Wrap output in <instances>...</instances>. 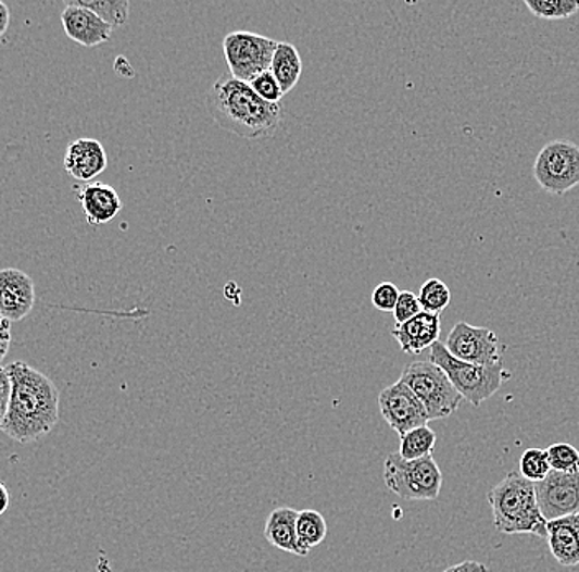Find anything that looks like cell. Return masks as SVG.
Returning a JSON list of instances; mask_svg holds the SVG:
<instances>
[{
  "instance_id": "1",
  "label": "cell",
  "mask_w": 579,
  "mask_h": 572,
  "mask_svg": "<svg viewBox=\"0 0 579 572\" xmlns=\"http://www.w3.org/2000/svg\"><path fill=\"white\" fill-rule=\"evenodd\" d=\"M11 376V401L0 431L15 443L30 444L48 436L60 421V391L40 370L25 361L5 366Z\"/></svg>"
},
{
  "instance_id": "2",
  "label": "cell",
  "mask_w": 579,
  "mask_h": 572,
  "mask_svg": "<svg viewBox=\"0 0 579 572\" xmlns=\"http://www.w3.org/2000/svg\"><path fill=\"white\" fill-rule=\"evenodd\" d=\"M206 107L217 126L244 139L274 136L284 117V108L255 95L249 83L239 82L229 73L221 75L211 86Z\"/></svg>"
},
{
  "instance_id": "3",
  "label": "cell",
  "mask_w": 579,
  "mask_h": 572,
  "mask_svg": "<svg viewBox=\"0 0 579 572\" xmlns=\"http://www.w3.org/2000/svg\"><path fill=\"white\" fill-rule=\"evenodd\" d=\"M492 520L504 535H536L546 539V520L537 501L536 485L508 472L488 494Z\"/></svg>"
},
{
  "instance_id": "4",
  "label": "cell",
  "mask_w": 579,
  "mask_h": 572,
  "mask_svg": "<svg viewBox=\"0 0 579 572\" xmlns=\"http://www.w3.org/2000/svg\"><path fill=\"white\" fill-rule=\"evenodd\" d=\"M430 361L443 370L461 398L471 402L475 408L492 398L511 378V373L504 369V361L489 366L471 365L450 355L441 341L430 348Z\"/></svg>"
},
{
  "instance_id": "5",
  "label": "cell",
  "mask_w": 579,
  "mask_h": 572,
  "mask_svg": "<svg viewBox=\"0 0 579 572\" xmlns=\"http://www.w3.org/2000/svg\"><path fill=\"white\" fill-rule=\"evenodd\" d=\"M383 482L403 500L433 501L440 497L443 474L433 456L405 460L395 452L383 462Z\"/></svg>"
},
{
  "instance_id": "6",
  "label": "cell",
  "mask_w": 579,
  "mask_h": 572,
  "mask_svg": "<svg viewBox=\"0 0 579 572\" xmlns=\"http://www.w3.org/2000/svg\"><path fill=\"white\" fill-rule=\"evenodd\" d=\"M400 382L407 386L424 406L428 421L450 418L463 402L443 370L430 360L415 361L408 365L403 370Z\"/></svg>"
},
{
  "instance_id": "7",
  "label": "cell",
  "mask_w": 579,
  "mask_h": 572,
  "mask_svg": "<svg viewBox=\"0 0 579 572\" xmlns=\"http://www.w3.org/2000/svg\"><path fill=\"white\" fill-rule=\"evenodd\" d=\"M277 41L254 32L238 30L223 40L224 59L229 75L239 82L251 83L255 76L270 70Z\"/></svg>"
},
{
  "instance_id": "8",
  "label": "cell",
  "mask_w": 579,
  "mask_h": 572,
  "mask_svg": "<svg viewBox=\"0 0 579 572\" xmlns=\"http://www.w3.org/2000/svg\"><path fill=\"white\" fill-rule=\"evenodd\" d=\"M533 177L543 190L565 195L579 185V146L552 140L543 146L533 164Z\"/></svg>"
},
{
  "instance_id": "9",
  "label": "cell",
  "mask_w": 579,
  "mask_h": 572,
  "mask_svg": "<svg viewBox=\"0 0 579 572\" xmlns=\"http://www.w3.org/2000/svg\"><path fill=\"white\" fill-rule=\"evenodd\" d=\"M443 345L454 358L471 365L489 366L502 361L498 335L491 328L475 327L468 322H457Z\"/></svg>"
},
{
  "instance_id": "10",
  "label": "cell",
  "mask_w": 579,
  "mask_h": 572,
  "mask_svg": "<svg viewBox=\"0 0 579 572\" xmlns=\"http://www.w3.org/2000/svg\"><path fill=\"white\" fill-rule=\"evenodd\" d=\"M379 408L386 423L399 436L430 423L424 406L400 380L380 391Z\"/></svg>"
},
{
  "instance_id": "11",
  "label": "cell",
  "mask_w": 579,
  "mask_h": 572,
  "mask_svg": "<svg viewBox=\"0 0 579 572\" xmlns=\"http://www.w3.org/2000/svg\"><path fill=\"white\" fill-rule=\"evenodd\" d=\"M536 485L537 501L546 522L579 513V472H550Z\"/></svg>"
},
{
  "instance_id": "12",
  "label": "cell",
  "mask_w": 579,
  "mask_h": 572,
  "mask_svg": "<svg viewBox=\"0 0 579 572\" xmlns=\"http://www.w3.org/2000/svg\"><path fill=\"white\" fill-rule=\"evenodd\" d=\"M34 306V279L15 268L0 271V318L9 322L22 321Z\"/></svg>"
},
{
  "instance_id": "13",
  "label": "cell",
  "mask_w": 579,
  "mask_h": 572,
  "mask_svg": "<svg viewBox=\"0 0 579 572\" xmlns=\"http://www.w3.org/2000/svg\"><path fill=\"white\" fill-rule=\"evenodd\" d=\"M75 190L86 220L91 226H101L112 222L123 210L119 194L104 182H88V184L78 185Z\"/></svg>"
},
{
  "instance_id": "14",
  "label": "cell",
  "mask_w": 579,
  "mask_h": 572,
  "mask_svg": "<svg viewBox=\"0 0 579 572\" xmlns=\"http://www.w3.org/2000/svg\"><path fill=\"white\" fill-rule=\"evenodd\" d=\"M63 165L70 177L88 184L108 169V153L99 140L83 137L68 144Z\"/></svg>"
},
{
  "instance_id": "15",
  "label": "cell",
  "mask_w": 579,
  "mask_h": 572,
  "mask_svg": "<svg viewBox=\"0 0 579 572\" xmlns=\"http://www.w3.org/2000/svg\"><path fill=\"white\" fill-rule=\"evenodd\" d=\"M62 24L65 34L83 47H98L112 37V28L95 12L76 4L75 0L66 2L65 11L62 12Z\"/></svg>"
},
{
  "instance_id": "16",
  "label": "cell",
  "mask_w": 579,
  "mask_h": 572,
  "mask_svg": "<svg viewBox=\"0 0 579 572\" xmlns=\"http://www.w3.org/2000/svg\"><path fill=\"white\" fill-rule=\"evenodd\" d=\"M440 315L430 314L425 310H421L420 314L412 321L395 325L392 331V337L395 338L397 344L408 355H420L427 348L433 347L437 341H440Z\"/></svg>"
},
{
  "instance_id": "17",
  "label": "cell",
  "mask_w": 579,
  "mask_h": 572,
  "mask_svg": "<svg viewBox=\"0 0 579 572\" xmlns=\"http://www.w3.org/2000/svg\"><path fill=\"white\" fill-rule=\"evenodd\" d=\"M546 542L563 568L579 565V513L546 522Z\"/></svg>"
},
{
  "instance_id": "18",
  "label": "cell",
  "mask_w": 579,
  "mask_h": 572,
  "mask_svg": "<svg viewBox=\"0 0 579 572\" xmlns=\"http://www.w3.org/2000/svg\"><path fill=\"white\" fill-rule=\"evenodd\" d=\"M297 514L299 511L290 507H278L267 517L264 536L272 546L280 551L295 556H309V551L300 545L297 535Z\"/></svg>"
},
{
  "instance_id": "19",
  "label": "cell",
  "mask_w": 579,
  "mask_h": 572,
  "mask_svg": "<svg viewBox=\"0 0 579 572\" xmlns=\"http://www.w3.org/2000/svg\"><path fill=\"white\" fill-rule=\"evenodd\" d=\"M302 72V57H300L295 45L288 43V41H277V48H275L274 57H272L270 73L277 79L284 95L292 91L299 85Z\"/></svg>"
},
{
  "instance_id": "20",
  "label": "cell",
  "mask_w": 579,
  "mask_h": 572,
  "mask_svg": "<svg viewBox=\"0 0 579 572\" xmlns=\"http://www.w3.org/2000/svg\"><path fill=\"white\" fill-rule=\"evenodd\" d=\"M435 446L437 433L427 424L400 436V449L397 453L405 460H418L431 456Z\"/></svg>"
},
{
  "instance_id": "21",
  "label": "cell",
  "mask_w": 579,
  "mask_h": 572,
  "mask_svg": "<svg viewBox=\"0 0 579 572\" xmlns=\"http://www.w3.org/2000/svg\"><path fill=\"white\" fill-rule=\"evenodd\" d=\"M297 535L300 545L312 551L316 546L322 545L328 535V523L325 517L316 510H302L297 514Z\"/></svg>"
},
{
  "instance_id": "22",
  "label": "cell",
  "mask_w": 579,
  "mask_h": 572,
  "mask_svg": "<svg viewBox=\"0 0 579 572\" xmlns=\"http://www.w3.org/2000/svg\"><path fill=\"white\" fill-rule=\"evenodd\" d=\"M76 4L95 12L102 22L114 28L123 27L129 21L130 4L127 0H75Z\"/></svg>"
},
{
  "instance_id": "23",
  "label": "cell",
  "mask_w": 579,
  "mask_h": 572,
  "mask_svg": "<svg viewBox=\"0 0 579 572\" xmlns=\"http://www.w3.org/2000/svg\"><path fill=\"white\" fill-rule=\"evenodd\" d=\"M527 9L545 21H563L579 12V0H526Z\"/></svg>"
},
{
  "instance_id": "24",
  "label": "cell",
  "mask_w": 579,
  "mask_h": 572,
  "mask_svg": "<svg viewBox=\"0 0 579 572\" xmlns=\"http://www.w3.org/2000/svg\"><path fill=\"white\" fill-rule=\"evenodd\" d=\"M418 300H420L421 310L430 312V314L440 315L444 309L451 303V290L443 281L438 277H431L418 293Z\"/></svg>"
},
{
  "instance_id": "25",
  "label": "cell",
  "mask_w": 579,
  "mask_h": 572,
  "mask_svg": "<svg viewBox=\"0 0 579 572\" xmlns=\"http://www.w3.org/2000/svg\"><path fill=\"white\" fill-rule=\"evenodd\" d=\"M552 472L545 449H527L520 457L518 474L532 484H539Z\"/></svg>"
},
{
  "instance_id": "26",
  "label": "cell",
  "mask_w": 579,
  "mask_h": 572,
  "mask_svg": "<svg viewBox=\"0 0 579 572\" xmlns=\"http://www.w3.org/2000/svg\"><path fill=\"white\" fill-rule=\"evenodd\" d=\"M546 453H549L552 471L562 472V474H578L579 450L571 444H553L546 449Z\"/></svg>"
},
{
  "instance_id": "27",
  "label": "cell",
  "mask_w": 579,
  "mask_h": 572,
  "mask_svg": "<svg viewBox=\"0 0 579 572\" xmlns=\"http://www.w3.org/2000/svg\"><path fill=\"white\" fill-rule=\"evenodd\" d=\"M249 85L254 89L255 95L261 96L264 101L272 102V104H280L281 98L285 96L270 70L255 76Z\"/></svg>"
},
{
  "instance_id": "28",
  "label": "cell",
  "mask_w": 579,
  "mask_h": 572,
  "mask_svg": "<svg viewBox=\"0 0 579 572\" xmlns=\"http://www.w3.org/2000/svg\"><path fill=\"white\" fill-rule=\"evenodd\" d=\"M421 312L420 300L415 296L412 290H402L397 300L395 309H393V319H395L397 325L405 324V322L412 321L417 318Z\"/></svg>"
},
{
  "instance_id": "29",
  "label": "cell",
  "mask_w": 579,
  "mask_h": 572,
  "mask_svg": "<svg viewBox=\"0 0 579 572\" xmlns=\"http://www.w3.org/2000/svg\"><path fill=\"white\" fill-rule=\"evenodd\" d=\"M400 290L395 284L382 283L373 290V306L380 312H393Z\"/></svg>"
},
{
  "instance_id": "30",
  "label": "cell",
  "mask_w": 579,
  "mask_h": 572,
  "mask_svg": "<svg viewBox=\"0 0 579 572\" xmlns=\"http://www.w3.org/2000/svg\"><path fill=\"white\" fill-rule=\"evenodd\" d=\"M11 391V376H9L8 369L0 366V427L4 424L5 415H8Z\"/></svg>"
},
{
  "instance_id": "31",
  "label": "cell",
  "mask_w": 579,
  "mask_h": 572,
  "mask_svg": "<svg viewBox=\"0 0 579 572\" xmlns=\"http://www.w3.org/2000/svg\"><path fill=\"white\" fill-rule=\"evenodd\" d=\"M12 322L0 318V361L8 357L12 344Z\"/></svg>"
},
{
  "instance_id": "32",
  "label": "cell",
  "mask_w": 579,
  "mask_h": 572,
  "mask_svg": "<svg viewBox=\"0 0 579 572\" xmlns=\"http://www.w3.org/2000/svg\"><path fill=\"white\" fill-rule=\"evenodd\" d=\"M443 572H489L482 562L478 561H463L460 564L451 565V568L444 569Z\"/></svg>"
},
{
  "instance_id": "33",
  "label": "cell",
  "mask_w": 579,
  "mask_h": 572,
  "mask_svg": "<svg viewBox=\"0 0 579 572\" xmlns=\"http://www.w3.org/2000/svg\"><path fill=\"white\" fill-rule=\"evenodd\" d=\"M11 24V9L0 0V37H4Z\"/></svg>"
},
{
  "instance_id": "34",
  "label": "cell",
  "mask_w": 579,
  "mask_h": 572,
  "mask_svg": "<svg viewBox=\"0 0 579 572\" xmlns=\"http://www.w3.org/2000/svg\"><path fill=\"white\" fill-rule=\"evenodd\" d=\"M9 505H11V494H9L5 484L0 482V517L8 511Z\"/></svg>"
}]
</instances>
